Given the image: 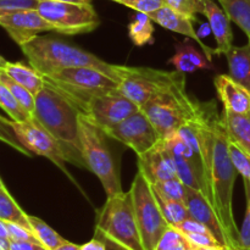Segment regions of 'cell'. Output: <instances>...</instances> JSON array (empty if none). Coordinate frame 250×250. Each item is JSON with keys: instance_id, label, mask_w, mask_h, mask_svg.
I'll return each mask as SVG.
<instances>
[{"instance_id": "obj_33", "label": "cell", "mask_w": 250, "mask_h": 250, "mask_svg": "<svg viewBox=\"0 0 250 250\" xmlns=\"http://www.w3.org/2000/svg\"><path fill=\"white\" fill-rule=\"evenodd\" d=\"M229 153L237 172L244 181L250 182V154L231 139L229 142Z\"/></svg>"}, {"instance_id": "obj_7", "label": "cell", "mask_w": 250, "mask_h": 250, "mask_svg": "<svg viewBox=\"0 0 250 250\" xmlns=\"http://www.w3.org/2000/svg\"><path fill=\"white\" fill-rule=\"evenodd\" d=\"M44 78L67 95L82 112L93 98L119 90V82L115 78L89 66L65 68Z\"/></svg>"}, {"instance_id": "obj_29", "label": "cell", "mask_w": 250, "mask_h": 250, "mask_svg": "<svg viewBox=\"0 0 250 250\" xmlns=\"http://www.w3.org/2000/svg\"><path fill=\"white\" fill-rule=\"evenodd\" d=\"M28 220L29 224H31L32 231L36 234L42 246L46 250L56 249L66 242L65 238H62L58 232L54 231L43 220L38 219L36 216H31V215H28Z\"/></svg>"}, {"instance_id": "obj_16", "label": "cell", "mask_w": 250, "mask_h": 250, "mask_svg": "<svg viewBox=\"0 0 250 250\" xmlns=\"http://www.w3.org/2000/svg\"><path fill=\"white\" fill-rule=\"evenodd\" d=\"M148 16L150 17L155 23L160 24V26L164 27L165 29L183 34V36L188 37V38H190L192 41H194L195 43L203 49V53L205 54L208 60L211 62L212 56L215 55V49L208 46L207 44L200 39L199 34L197 33V31L194 29V26H193V22L194 21H193L190 17L182 14V12L177 11V10L172 9V7L167 6V5L160 7V9L156 10V11L150 12V14H148Z\"/></svg>"}, {"instance_id": "obj_11", "label": "cell", "mask_w": 250, "mask_h": 250, "mask_svg": "<svg viewBox=\"0 0 250 250\" xmlns=\"http://www.w3.org/2000/svg\"><path fill=\"white\" fill-rule=\"evenodd\" d=\"M12 127L21 143L32 154L49 159L54 165L58 166L65 175H67L73 181L66 168L67 160H66L62 146L41 124H38L34 119H29L22 122L12 121Z\"/></svg>"}, {"instance_id": "obj_32", "label": "cell", "mask_w": 250, "mask_h": 250, "mask_svg": "<svg viewBox=\"0 0 250 250\" xmlns=\"http://www.w3.org/2000/svg\"><path fill=\"white\" fill-rule=\"evenodd\" d=\"M0 107L11 117L12 121L22 122L27 121L29 119H33L29 114H27L26 110L17 103L14 95L11 94L7 87L0 82Z\"/></svg>"}, {"instance_id": "obj_40", "label": "cell", "mask_w": 250, "mask_h": 250, "mask_svg": "<svg viewBox=\"0 0 250 250\" xmlns=\"http://www.w3.org/2000/svg\"><path fill=\"white\" fill-rule=\"evenodd\" d=\"M9 231V236L11 241H27V242H36V243H41L36 234L29 229H24V227L20 226L17 224H11V222H5Z\"/></svg>"}, {"instance_id": "obj_35", "label": "cell", "mask_w": 250, "mask_h": 250, "mask_svg": "<svg viewBox=\"0 0 250 250\" xmlns=\"http://www.w3.org/2000/svg\"><path fill=\"white\" fill-rule=\"evenodd\" d=\"M165 4L197 21V15L202 14L203 0H165Z\"/></svg>"}, {"instance_id": "obj_39", "label": "cell", "mask_w": 250, "mask_h": 250, "mask_svg": "<svg viewBox=\"0 0 250 250\" xmlns=\"http://www.w3.org/2000/svg\"><path fill=\"white\" fill-rule=\"evenodd\" d=\"M39 0H0V16L23 9H37Z\"/></svg>"}, {"instance_id": "obj_41", "label": "cell", "mask_w": 250, "mask_h": 250, "mask_svg": "<svg viewBox=\"0 0 250 250\" xmlns=\"http://www.w3.org/2000/svg\"><path fill=\"white\" fill-rule=\"evenodd\" d=\"M176 229H177L180 232H182V233L212 234L207 226H204V225L200 224V222L197 221V220L192 219V217L185 220V221H183L180 226L176 227ZM212 236H214V234H212Z\"/></svg>"}, {"instance_id": "obj_1", "label": "cell", "mask_w": 250, "mask_h": 250, "mask_svg": "<svg viewBox=\"0 0 250 250\" xmlns=\"http://www.w3.org/2000/svg\"><path fill=\"white\" fill-rule=\"evenodd\" d=\"M197 124L204 195L224 227L229 248L239 250V229L233 215V188L238 172L229 153V134L214 102L200 103Z\"/></svg>"}, {"instance_id": "obj_50", "label": "cell", "mask_w": 250, "mask_h": 250, "mask_svg": "<svg viewBox=\"0 0 250 250\" xmlns=\"http://www.w3.org/2000/svg\"><path fill=\"white\" fill-rule=\"evenodd\" d=\"M221 250H233V249H229V248H227V247H222Z\"/></svg>"}, {"instance_id": "obj_31", "label": "cell", "mask_w": 250, "mask_h": 250, "mask_svg": "<svg viewBox=\"0 0 250 250\" xmlns=\"http://www.w3.org/2000/svg\"><path fill=\"white\" fill-rule=\"evenodd\" d=\"M160 209L163 211L164 217L167 221L168 226L176 227L180 226L185 220L189 219L190 215L188 211L187 205L185 202H178V200H161L158 199Z\"/></svg>"}, {"instance_id": "obj_14", "label": "cell", "mask_w": 250, "mask_h": 250, "mask_svg": "<svg viewBox=\"0 0 250 250\" xmlns=\"http://www.w3.org/2000/svg\"><path fill=\"white\" fill-rule=\"evenodd\" d=\"M0 26L20 46L39 36L42 32L54 31V27L37 9H23L0 16Z\"/></svg>"}, {"instance_id": "obj_12", "label": "cell", "mask_w": 250, "mask_h": 250, "mask_svg": "<svg viewBox=\"0 0 250 250\" xmlns=\"http://www.w3.org/2000/svg\"><path fill=\"white\" fill-rule=\"evenodd\" d=\"M105 134L131 148L138 156L144 155L161 141L158 131L142 109L121 124L106 129Z\"/></svg>"}, {"instance_id": "obj_52", "label": "cell", "mask_w": 250, "mask_h": 250, "mask_svg": "<svg viewBox=\"0 0 250 250\" xmlns=\"http://www.w3.org/2000/svg\"><path fill=\"white\" fill-rule=\"evenodd\" d=\"M111 1H114V0H111Z\"/></svg>"}, {"instance_id": "obj_43", "label": "cell", "mask_w": 250, "mask_h": 250, "mask_svg": "<svg viewBox=\"0 0 250 250\" xmlns=\"http://www.w3.org/2000/svg\"><path fill=\"white\" fill-rule=\"evenodd\" d=\"M78 250H106V246L98 238H94L83 246H80Z\"/></svg>"}, {"instance_id": "obj_13", "label": "cell", "mask_w": 250, "mask_h": 250, "mask_svg": "<svg viewBox=\"0 0 250 250\" xmlns=\"http://www.w3.org/2000/svg\"><path fill=\"white\" fill-rule=\"evenodd\" d=\"M141 107L120 90L95 97L85 105L83 114L103 131L121 124L139 111Z\"/></svg>"}, {"instance_id": "obj_2", "label": "cell", "mask_w": 250, "mask_h": 250, "mask_svg": "<svg viewBox=\"0 0 250 250\" xmlns=\"http://www.w3.org/2000/svg\"><path fill=\"white\" fill-rule=\"evenodd\" d=\"M81 114L82 110L67 95L46 81L36 95L33 119L61 144L67 163L87 168L80 138L78 117Z\"/></svg>"}, {"instance_id": "obj_18", "label": "cell", "mask_w": 250, "mask_h": 250, "mask_svg": "<svg viewBox=\"0 0 250 250\" xmlns=\"http://www.w3.org/2000/svg\"><path fill=\"white\" fill-rule=\"evenodd\" d=\"M202 14L207 16L210 29L216 41L215 55H226L227 51L233 46V33L229 15L214 2V0H203Z\"/></svg>"}, {"instance_id": "obj_37", "label": "cell", "mask_w": 250, "mask_h": 250, "mask_svg": "<svg viewBox=\"0 0 250 250\" xmlns=\"http://www.w3.org/2000/svg\"><path fill=\"white\" fill-rule=\"evenodd\" d=\"M114 1L136 10L137 12H143L146 15L166 5L165 0H114Z\"/></svg>"}, {"instance_id": "obj_22", "label": "cell", "mask_w": 250, "mask_h": 250, "mask_svg": "<svg viewBox=\"0 0 250 250\" xmlns=\"http://www.w3.org/2000/svg\"><path fill=\"white\" fill-rule=\"evenodd\" d=\"M229 76L250 92V44L232 46L226 53Z\"/></svg>"}, {"instance_id": "obj_6", "label": "cell", "mask_w": 250, "mask_h": 250, "mask_svg": "<svg viewBox=\"0 0 250 250\" xmlns=\"http://www.w3.org/2000/svg\"><path fill=\"white\" fill-rule=\"evenodd\" d=\"M82 155L85 166L103 185L107 197L124 192L117 164L106 143V134L84 114L78 117Z\"/></svg>"}, {"instance_id": "obj_4", "label": "cell", "mask_w": 250, "mask_h": 250, "mask_svg": "<svg viewBox=\"0 0 250 250\" xmlns=\"http://www.w3.org/2000/svg\"><path fill=\"white\" fill-rule=\"evenodd\" d=\"M95 238L112 250H146L129 190L106 198L97 217Z\"/></svg>"}, {"instance_id": "obj_5", "label": "cell", "mask_w": 250, "mask_h": 250, "mask_svg": "<svg viewBox=\"0 0 250 250\" xmlns=\"http://www.w3.org/2000/svg\"><path fill=\"white\" fill-rule=\"evenodd\" d=\"M199 107L200 103L188 95L186 78H183L154 95L141 109L161 139H165L197 119Z\"/></svg>"}, {"instance_id": "obj_19", "label": "cell", "mask_w": 250, "mask_h": 250, "mask_svg": "<svg viewBox=\"0 0 250 250\" xmlns=\"http://www.w3.org/2000/svg\"><path fill=\"white\" fill-rule=\"evenodd\" d=\"M217 97L224 104V110L234 114L250 111V92L229 75H217L214 80Z\"/></svg>"}, {"instance_id": "obj_23", "label": "cell", "mask_w": 250, "mask_h": 250, "mask_svg": "<svg viewBox=\"0 0 250 250\" xmlns=\"http://www.w3.org/2000/svg\"><path fill=\"white\" fill-rule=\"evenodd\" d=\"M4 71L12 78L23 85L26 89H28L32 94L36 97L39 93V90L44 87L45 84V78L42 73L34 70L33 67L23 65L22 62H9L7 61L6 65L4 66Z\"/></svg>"}, {"instance_id": "obj_42", "label": "cell", "mask_w": 250, "mask_h": 250, "mask_svg": "<svg viewBox=\"0 0 250 250\" xmlns=\"http://www.w3.org/2000/svg\"><path fill=\"white\" fill-rule=\"evenodd\" d=\"M10 250H46L41 243L27 241H11Z\"/></svg>"}, {"instance_id": "obj_17", "label": "cell", "mask_w": 250, "mask_h": 250, "mask_svg": "<svg viewBox=\"0 0 250 250\" xmlns=\"http://www.w3.org/2000/svg\"><path fill=\"white\" fill-rule=\"evenodd\" d=\"M185 204L187 205L190 217L199 221L204 226H207L210 229V232L214 234L215 238L217 239V242L222 247L229 248V242H227V237L224 231V227H222L216 212L214 211L207 197L202 192H199V190L187 187Z\"/></svg>"}, {"instance_id": "obj_20", "label": "cell", "mask_w": 250, "mask_h": 250, "mask_svg": "<svg viewBox=\"0 0 250 250\" xmlns=\"http://www.w3.org/2000/svg\"><path fill=\"white\" fill-rule=\"evenodd\" d=\"M170 63L182 73L211 68V62L208 60L205 54L197 50L189 42H185L176 48V53L170 59Z\"/></svg>"}, {"instance_id": "obj_10", "label": "cell", "mask_w": 250, "mask_h": 250, "mask_svg": "<svg viewBox=\"0 0 250 250\" xmlns=\"http://www.w3.org/2000/svg\"><path fill=\"white\" fill-rule=\"evenodd\" d=\"M37 10L54 27V32L60 34L89 33L99 26V17L92 4L39 0Z\"/></svg>"}, {"instance_id": "obj_38", "label": "cell", "mask_w": 250, "mask_h": 250, "mask_svg": "<svg viewBox=\"0 0 250 250\" xmlns=\"http://www.w3.org/2000/svg\"><path fill=\"white\" fill-rule=\"evenodd\" d=\"M194 248H219L222 247L212 234L183 233Z\"/></svg>"}, {"instance_id": "obj_51", "label": "cell", "mask_w": 250, "mask_h": 250, "mask_svg": "<svg viewBox=\"0 0 250 250\" xmlns=\"http://www.w3.org/2000/svg\"><path fill=\"white\" fill-rule=\"evenodd\" d=\"M248 43L250 44V38H248Z\"/></svg>"}, {"instance_id": "obj_49", "label": "cell", "mask_w": 250, "mask_h": 250, "mask_svg": "<svg viewBox=\"0 0 250 250\" xmlns=\"http://www.w3.org/2000/svg\"><path fill=\"white\" fill-rule=\"evenodd\" d=\"M1 187H5V186H4V183H2L1 178H0V188H1Z\"/></svg>"}, {"instance_id": "obj_47", "label": "cell", "mask_w": 250, "mask_h": 250, "mask_svg": "<svg viewBox=\"0 0 250 250\" xmlns=\"http://www.w3.org/2000/svg\"><path fill=\"white\" fill-rule=\"evenodd\" d=\"M6 62H7V61L5 60V59L2 58L1 55H0V68H1V67H4V66L6 65Z\"/></svg>"}, {"instance_id": "obj_44", "label": "cell", "mask_w": 250, "mask_h": 250, "mask_svg": "<svg viewBox=\"0 0 250 250\" xmlns=\"http://www.w3.org/2000/svg\"><path fill=\"white\" fill-rule=\"evenodd\" d=\"M78 249H80V246H77V244L71 243V242L66 241L65 243L61 244L60 247H58V248L54 249V250H78Z\"/></svg>"}, {"instance_id": "obj_46", "label": "cell", "mask_w": 250, "mask_h": 250, "mask_svg": "<svg viewBox=\"0 0 250 250\" xmlns=\"http://www.w3.org/2000/svg\"><path fill=\"white\" fill-rule=\"evenodd\" d=\"M51 1H61V2H77V4H92V0H51Z\"/></svg>"}, {"instance_id": "obj_26", "label": "cell", "mask_w": 250, "mask_h": 250, "mask_svg": "<svg viewBox=\"0 0 250 250\" xmlns=\"http://www.w3.org/2000/svg\"><path fill=\"white\" fill-rule=\"evenodd\" d=\"M222 9L250 38V0H217Z\"/></svg>"}, {"instance_id": "obj_34", "label": "cell", "mask_w": 250, "mask_h": 250, "mask_svg": "<svg viewBox=\"0 0 250 250\" xmlns=\"http://www.w3.org/2000/svg\"><path fill=\"white\" fill-rule=\"evenodd\" d=\"M0 141L19 151L20 154H23L24 156H28V158L33 156V154L21 143L17 134L15 133L14 127H12V120L5 119L1 115H0Z\"/></svg>"}, {"instance_id": "obj_21", "label": "cell", "mask_w": 250, "mask_h": 250, "mask_svg": "<svg viewBox=\"0 0 250 250\" xmlns=\"http://www.w3.org/2000/svg\"><path fill=\"white\" fill-rule=\"evenodd\" d=\"M221 119L229 138L250 154V111L247 114H234L224 110Z\"/></svg>"}, {"instance_id": "obj_3", "label": "cell", "mask_w": 250, "mask_h": 250, "mask_svg": "<svg viewBox=\"0 0 250 250\" xmlns=\"http://www.w3.org/2000/svg\"><path fill=\"white\" fill-rule=\"evenodd\" d=\"M20 48L28 60L29 65L44 77L65 68L89 66L103 71L119 82L117 65L106 62L94 54L65 43L60 39L37 36L27 43L22 44Z\"/></svg>"}, {"instance_id": "obj_27", "label": "cell", "mask_w": 250, "mask_h": 250, "mask_svg": "<svg viewBox=\"0 0 250 250\" xmlns=\"http://www.w3.org/2000/svg\"><path fill=\"white\" fill-rule=\"evenodd\" d=\"M154 26L153 20L143 12H137L136 16L128 24V36L133 44L143 46L153 42Z\"/></svg>"}, {"instance_id": "obj_25", "label": "cell", "mask_w": 250, "mask_h": 250, "mask_svg": "<svg viewBox=\"0 0 250 250\" xmlns=\"http://www.w3.org/2000/svg\"><path fill=\"white\" fill-rule=\"evenodd\" d=\"M0 220L5 222H11V224H17L32 231L28 215L19 207V204L15 202V199L10 195L5 187L0 188Z\"/></svg>"}, {"instance_id": "obj_36", "label": "cell", "mask_w": 250, "mask_h": 250, "mask_svg": "<svg viewBox=\"0 0 250 250\" xmlns=\"http://www.w3.org/2000/svg\"><path fill=\"white\" fill-rule=\"evenodd\" d=\"M244 189H246L247 209L244 216L243 225L239 229V250H250V182L244 181Z\"/></svg>"}, {"instance_id": "obj_30", "label": "cell", "mask_w": 250, "mask_h": 250, "mask_svg": "<svg viewBox=\"0 0 250 250\" xmlns=\"http://www.w3.org/2000/svg\"><path fill=\"white\" fill-rule=\"evenodd\" d=\"M156 198L161 200H178L185 202L187 187L178 177L151 185Z\"/></svg>"}, {"instance_id": "obj_28", "label": "cell", "mask_w": 250, "mask_h": 250, "mask_svg": "<svg viewBox=\"0 0 250 250\" xmlns=\"http://www.w3.org/2000/svg\"><path fill=\"white\" fill-rule=\"evenodd\" d=\"M0 82L7 87V89L11 92L15 99L17 100L20 105L26 110L27 114L33 117L34 109H36V97L29 92L28 89L17 83L16 81L12 80L9 75L4 71V68H0Z\"/></svg>"}, {"instance_id": "obj_45", "label": "cell", "mask_w": 250, "mask_h": 250, "mask_svg": "<svg viewBox=\"0 0 250 250\" xmlns=\"http://www.w3.org/2000/svg\"><path fill=\"white\" fill-rule=\"evenodd\" d=\"M0 238H9L10 239L6 224H5V221H2V220H0Z\"/></svg>"}, {"instance_id": "obj_48", "label": "cell", "mask_w": 250, "mask_h": 250, "mask_svg": "<svg viewBox=\"0 0 250 250\" xmlns=\"http://www.w3.org/2000/svg\"><path fill=\"white\" fill-rule=\"evenodd\" d=\"M222 247H219V248H194V250H221Z\"/></svg>"}, {"instance_id": "obj_9", "label": "cell", "mask_w": 250, "mask_h": 250, "mask_svg": "<svg viewBox=\"0 0 250 250\" xmlns=\"http://www.w3.org/2000/svg\"><path fill=\"white\" fill-rule=\"evenodd\" d=\"M119 90L136 103L139 107L146 105L155 94L183 80L180 71H164L151 67L117 65Z\"/></svg>"}, {"instance_id": "obj_15", "label": "cell", "mask_w": 250, "mask_h": 250, "mask_svg": "<svg viewBox=\"0 0 250 250\" xmlns=\"http://www.w3.org/2000/svg\"><path fill=\"white\" fill-rule=\"evenodd\" d=\"M138 171L150 185L177 177L175 160L164 139L144 155L138 156Z\"/></svg>"}, {"instance_id": "obj_24", "label": "cell", "mask_w": 250, "mask_h": 250, "mask_svg": "<svg viewBox=\"0 0 250 250\" xmlns=\"http://www.w3.org/2000/svg\"><path fill=\"white\" fill-rule=\"evenodd\" d=\"M172 154V153H171ZM173 156L177 170V177L182 181V183L187 187L197 189L204 194V175H203L202 164L193 163L187 159Z\"/></svg>"}, {"instance_id": "obj_8", "label": "cell", "mask_w": 250, "mask_h": 250, "mask_svg": "<svg viewBox=\"0 0 250 250\" xmlns=\"http://www.w3.org/2000/svg\"><path fill=\"white\" fill-rule=\"evenodd\" d=\"M129 192L144 249L155 250L170 226L164 217L151 185L141 171L134 176Z\"/></svg>"}]
</instances>
